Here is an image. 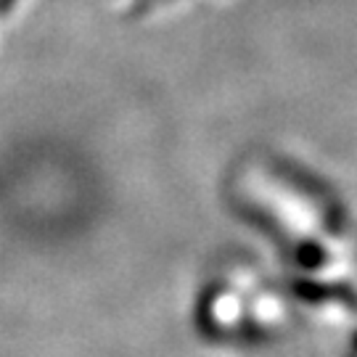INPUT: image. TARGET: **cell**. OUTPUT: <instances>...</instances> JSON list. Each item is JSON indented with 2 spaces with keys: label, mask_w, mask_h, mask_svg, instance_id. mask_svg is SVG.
Listing matches in <instances>:
<instances>
[]
</instances>
